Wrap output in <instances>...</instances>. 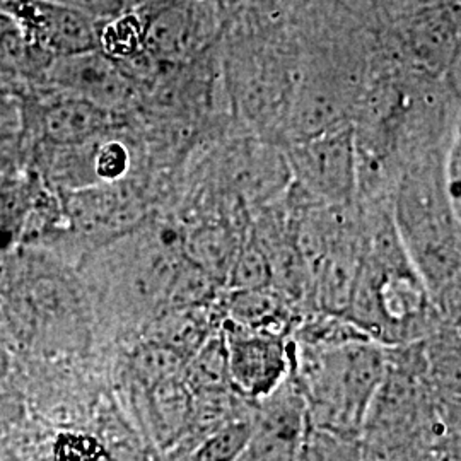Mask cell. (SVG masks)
Masks as SVG:
<instances>
[{
	"label": "cell",
	"instance_id": "6da1fadb",
	"mask_svg": "<svg viewBox=\"0 0 461 461\" xmlns=\"http://www.w3.org/2000/svg\"><path fill=\"white\" fill-rule=\"evenodd\" d=\"M363 219V260L344 318L381 346L428 340L443 314L402 245L393 214L375 202Z\"/></svg>",
	"mask_w": 461,
	"mask_h": 461
},
{
	"label": "cell",
	"instance_id": "7a4b0ae2",
	"mask_svg": "<svg viewBox=\"0 0 461 461\" xmlns=\"http://www.w3.org/2000/svg\"><path fill=\"white\" fill-rule=\"evenodd\" d=\"M398 236L443 316L460 314V214L446 194L441 158L420 156L398 178Z\"/></svg>",
	"mask_w": 461,
	"mask_h": 461
},
{
	"label": "cell",
	"instance_id": "3957f363",
	"mask_svg": "<svg viewBox=\"0 0 461 461\" xmlns=\"http://www.w3.org/2000/svg\"><path fill=\"white\" fill-rule=\"evenodd\" d=\"M291 344L293 375L306 402L310 428L359 439L386 371L388 348L369 337L321 346Z\"/></svg>",
	"mask_w": 461,
	"mask_h": 461
},
{
	"label": "cell",
	"instance_id": "277c9868",
	"mask_svg": "<svg viewBox=\"0 0 461 461\" xmlns=\"http://www.w3.org/2000/svg\"><path fill=\"white\" fill-rule=\"evenodd\" d=\"M135 13L149 57L159 67H182L219 43L230 9L215 0H144Z\"/></svg>",
	"mask_w": 461,
	"mask_h": 461
},
{
	"label": "cell",
	"instance_id": "5b68a950",
	"mask_svg": "<svg viewBox=\"0 0 461 461\" xmlns=\"http://www.w3.org/2000/svg\"><path fill=\"white\" fill-rule=\"evenodd\" d=\"M285 159L299 190L313 200L347 207L359 195L356 133L350 123L289 144Z\"/></svg>",
	"mask_w": 461,
	"mask_h": 461
},
{
	"label": "cell",
	"instance_id": "8992f818",
	"mask_svg": "<svg viewBox=\"0 0 461 461\" xmlns=\"http://www.w3.org/2000/svg\"><path fill=\"white\" fill-rule=\"evenodd\" d=\"M381 49L419 74H439L460 51V0H441L378 26Z\"/></svg>",
	"mask_w": 461,
	"mask_h": 461
},
{
	"label": "cell",
	"instance_id": "52a82bcc",
	"mask_svg": "<svg viewBox=\"0 0 461 461\" xmlns=\"http://www.w3.org/2000/svg\"><path fill=\"white\" fill-rule=\"evenodd\" d=\"M232 392L255 403L277 390L293 367L291 337L241 329L221 320Z\"/></svg>",
	"mask_w": 461,
	"mask_h": 461
},
{
	"label": "cell",
	"instance_id": "ba28073f",
	"mask_svg": "<svg viewBox=\"0 0 461 461\" xmlns=\"http://www.w3.org/2000/svg\"><path fill=\"white\" fill-rule=\"evenodd\" d=\"M310 430L293 367L277 390L251 403V429L238 461H299Z\"/></svg>",
	"mask_w": 461,
	"mask_h": 461
},
{
	"label": "cell",
	"instance_id": "9c48e42d",
	"mask_svg": "<svg viewBox=\"0 0 461 461\" xmlns=\"http://www.w3.org/2000/svg\"><path fill=\"white\" fill-rule=\"evenodd\" d=\"M9 17L30 49L51 60L98 47L99 21L55 0H7Z\"/></svg>",
	"mask_w": 461,
	"mask_h": 461
},
{
	"label": "cell",
	"instance_id": "30bf717a",
	"mask_svg": "<svg viewBox=\"0 0 461 461\" xmlns=\"http://www.w3.org/2000/svg\"><path fill=\"white\" fill-rule=\"evenodd\" d=\"M45 79L51 89L86 99L110 113L125 110L137 95L125 68L99 49L51 59Z\"/></svg>",
	"mask_w": 461,
	"mask_h": 461
},
{
	"label": "cell",
	"instance_id": "8fae6325",
	"mask_svg": "<svg viewBox=\"0 0 461 461\" xmlns=\"http://www.w3.org/2000/svg\"><path fill=\"white\" fill-rule=\"evenodd\" d=\"M113 116L83 98L55 91L36 110V127L41 137L64 148L86 146L103 137L113 125Z\"/></svg>",
	"mask_w": 461,
	"mask_h": 461
},
{
	"label": "cell",
	"instance_id": "7c38bea8",
	"mask_svg": "<svg viewBox=\"0 0 461 461\" xmlns=\"http://www.w3.org/2000/svg\"><path fill=\"white\" fill-rule=\"evenodd\" d=\"M245 234L230 219L203 215L183 226V255L224 287Z\"/></svg>",
	"mask_w": 461,
	"mask_h": 461
},
{
	"label": "cell",
	"instance_id": "4fadbf2b",
	"mask_svg": "<svg viewBox=\"0 0 461 461\" xmlns=\"http://www.w3.org/2000/svg\"><path fill=\"white\" fill-rule=\"evenodd\" d=\"M222 320L241 329L291 337L294 329V304L274 287L226 291L219 297Z\"/></svg>",
	"mask_w": 461,
	"mask_h": 461
},
{
	"label": "cell",
	"instance_id": "5bb4252c",
	"mask_svg": "<svg viewBox=\"0 0 461 461\" xmlns=\"http://www.w3.org/2000/svg\"><path fill=\"white\" fill-rule=\"evenodd\" d=\"M146 393L149 420L158 445L171 451L180 443L192 417L194 392L180 376L163 379L142 390Z\"/></svg>",
	"mask_w": 461,
	"mask_h": 461
},
{
	"label": "cell",
	"instance_id": "9a60e30c",
	"mask_svg": "<svg viewBox=\"0 0 461 461\" xmlns=\"http://www.w3.org/2000/svg\"><path fill=\"white\" fill-rule=\"evenodd\" d=\"M221 320L219 301L212 306L166 308L149 339L169 347L188 361L219 330Z\"/></svg>",
	"mask_w": 461,
	"mask_h": 461
},
{
	"label": "cell",
	"instance_id": "2e32d148",
	"mask_svg": "<svg viewBox=\"0 0 461 461\" xmlns=\"http://www.w3.org/2000/svg\"><path fill=\"white\" fill-rule=\"evenodd\" d=\"M183 378L194 393L232 390L228 376L226 348L221 330H217L214 335L186 361Z\"/></svg>",
	"mask_w": 461,
	"mask_h": 461
},
{
	"label": "cell",
	"instance_id": "e0dca14e",
	"mask_svg": "<svg viewBox=\"0 0 461 461\" xmlns=\"http://www.w3.org/2000/svg\"><path fill=\"white\" fill-rule=\"evenodd\" d=\"M249 429L251 403L245 412L202 438L197 445L183 455L182 461H238L247 446Z\"/></svg>",
	"mask_w": 461,
	"mask_h": 461
},
{
	"label": "cell",
	"instance_id": "ac0fdd59",
	"mask_svg": "<svg viewBox=\"0 0 461 461\" xmlns=\"http://www.w3.org/2000/svg\"><path fill=\"white\" fill-rule=\"evenodd\" d=\"M272 287V270L264 248L248 230L234 257L224 291H248Z\"/></svg>",
	"mask_w": 461,
	"mask_h": 461
},
{
	"label": "cell",
	"instance_id": "d6986e66",
	"mask_svg": "<svg viewBox=\"0 0 461 461\" xmlns=\"http://www.w3.org/2000/svg\"><path fill=\"white\" fill-rule=\"evenodd\" d=\"M30 198L28 183L14 173L0 175V249L9 247L23 230Z\"/></svg>",
	"mask_w": 461,
	"mask_h": 461
},
{
	"label": "cell",
	"instance_id": "ffe728a7",
	"mask_svg": "<svg viewBox=\"0 0 461 461\" xmlns=\"http://www.w3.org/2000/svg\"><path fill=\"white\" fill-rule=\"evenodd\" d=\"M131 166V154L118 140L101 142L93 152V169L99 182L115 183L123 178Z\"/></svg>",
	"mask_w": 461,
	"mask_h": 461
},
{
	"label": "cell",
	"instance_id": "44dd1931",
	"mask_svg": "<svg viewBox=\"0 0 461 461\" xmlns=\"http://www.w3.org/2000/svg\"><path fill=\"white\" fill-rule=\"evenodd\" d=\"M55 2L79 9L87 16L95 17L96 21H106V19L120 16L123 13L133 11L144 0H55Z\"/></svg>",
	"mask_w": 461,
	"mask_h": 461
},
{
	"label": "cell",
	"instance_id": "7402d4cb",
	"mask_svg": "<svg viewBox=\"0 0 461 461\" xmlns=\"http://www.w3.org/2000/svg\"><path fill=\"white\" fill-rule=\"evenodd\" d=\"M7 68L0 67V133L21 132L23 112L17 93L2 76Z\"/></svg>",
	"mask_w": 461,
	"mask_h": 461
},
{
	"label": "cell",
	"instance_id": "603a6c76",
	"mask_svg": "<svg viewBox=\"0 0 461 461\" xmlns=\"http://www.w3.org/2000/svg\"><path fill=\"white\" fill-rule=\"evenodd\" d=\"M371 14L376 19L378 26L388 24L398 17L407 16L420 9L419 0H366Z\"/></svg>",
	"mask_w": 461,
	"mask_h": 461
},
{
	"label": "cell",
	"instance_id": "cb8c5ba5",
	"mask_svg": "<svg viewBox=\"0 0 461 461\" xmlns=\"http://www.w3.org/2000/svg\"><path fill=\"white\" fill-rule=\"evenodd\" d=\"M19 161V133H0V175L14 173Z\"/></svg>",
	"mask_w": 461,
	"mask_h": 461
},
{
	"label": "cell",
	"instance_id": "d4e9b609",
	"mask_svg": "<svg viewBox=\"0 0 461 461\" xmlns=\"http://www.w3.org/2000/svg\"><path fill=\"white\" fill-rule=\"evenodd\" d=\"M436 2H441V0H419V5H420V7H426V5L436 4Z\"/></svg>",
	"mask_w": 461,
	"mask_h": 461
},
{
	"label": "cell",
	"instance_id": "484cf974",
	"mask_svg": "<svg viewBox=\"0 0 461 461\" xmlns=\"http://www.w3.org/2000/svg\"><path fill=\"white\" fill-rule=\"evenodd\" d=\"M5 2H7V0H0V9H2V5H4Z\"/></svg>",
	"mask_w": 461,
	"mask_h": 461
}]
</instances>
